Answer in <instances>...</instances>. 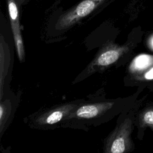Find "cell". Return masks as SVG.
Returning a JSON list of instances; mask_svg holds the SVG:
<instances>
[{
  "instance_id": "1",
  "label": "cell",
  "mask_w": 153,
  "mask_h": 153,
  "mask_svg": "<svg viewBox=\"0 0 153 153\" xmlns=\"http://www.w3.org/2000/svg\"><path fill=\"white\" fill-rule=\"evenodd\" d=\"M106 0H82L63 13L59 18L57 27L59 29L68 28L87 16Z\"/></svg>"
},
{
  "instance_id": "2",
  "label": "cell",
  "mask_w": 153,
  "mask_h": 153,
  "mask_svg": "<svg viewBox=\"0 0 153 153\" xmlns=\"http://www.w3.org/2000/svg\"><path fill=\"white\" fill-rule=\"evenodd\" d=\"M7 5L11 26L18 57L20 61L22 62L25 59V50L20 29L18 7L14 0H7Z\"/></svg>"
},
{
  "instance_id": "3",
  "label": "cell",
  "mask_w": 153,
  "mask_h": 153,
  "mask_svg": "<svg viewBox=\"0 0 153 153\" xmlns=\"http://www.w3.org/2000/svg\"><path fill=\"white\" fill-rule=\"evenodd\" d=\"M114 103L111 102H99L86 104L79 106L71 112L70 117H75L78 119L90 120L97 118L112 108Z\"/></svg>"
},
{
  "instance_id": "4",
  "label": "cell",
  "mask_w": 153,
  "mask_h": 153,
  "mask_svg": "<svg viewBox=\"0 0 153 153\" xmlns=\"http://www.w3.org/2000/svg\"><path fill=\"white\" fill-rule=\"evenodd\" d=\"M76 106L77 104L71 103L56 107L39 116L36 122L41 126L55 124L67 115H69Z\"/></svg>"
},
{
  "instance_id": "5",
  "label": "cell",
  "mask_w": 153,
  "mask_h": 153,
  "mask_svg": "<svg viewBox=\"0 0 153 153\" xmlns=\"http://www.w3.org/2000/svg\"><path fill=\"white\" fill-rule=\"evenodd\" d=\"M124 133V129H120L115 134H112L106 143L107 152L122 153L126 151V140Z\"/></svg>"
},
{
  "instance_id": "6",
  "label": "cell",
  "mask_w": 153,
  "mask_h": 153,
  "mask_svg": "<svg viewBox=\"0 0 153 153\" xmlns=\"http://www.w3.org/2000/svg\"><path fill=\"white\" fill-rule=\"evenodd\" d=\"M121 50L118 48H110L102 52L97 57L94 64L101 66H109L117 60Z\"/></svg>"
},
{
  "instance_id": "7",
  "label": "cell",
  "mask_w": 153,
  "mask_h": 153,
  "mask_svg": "<svg viewBox=\"0 0 153 153\" xmlns=\"http://www.w3.org/2000/svg\"><path fill=\"white\" fill-rule=\"evenodd\" d=\"M149 62V59L147 56H140L136 59L134 61V66L137 69H142L145 68Z\"/></svg>"
},
{
  "instance_id": "8",
  "label": "cell",
  "mask_w": 153,
  "mask_h": 153,
  "mask_svg": "<svg viewBox=\"0 0 153 153\" xmlns=\"http://www.w3.org/2000/svg\"><path fill=\"white\" fill-rule=\"evenodd\" d=\"M143 120L145 123L153 124V111H148L143 116Z\"/></svg>"
},
{
  "instance_id": "9",
  "label": "cell",
  "mask_w": 153,
  "mask_h": 153,
  "mask_svg": "<svg viewBox=\"0 0 153 153\" xmlns=\"http://www.w3.org/2000/svg\"><path fill=\"white\" fill-rule=\"evenodd\" d=\"M145 78L148 79H153V68H152L150 71H149L145 74Z\"/></svg>"
}]
</instances>
